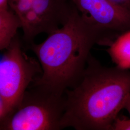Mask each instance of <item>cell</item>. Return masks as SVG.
I'll return each instance as SVG.
<instances>
[{
	"label": "cell",
	"instance_id": "6da1fadb",
	"mask_svg": "<svg viewBox=\"0 0 130 130\" xmlns=\"http://www.w3.org/2000/svg\"><path fill=\"white\" fill-rule=\"evenodd\" d=\"M130 94V71L103 66L91 55L80 78L65 91L61 129L112 130Z\"/></svg>",
	"mask_w": 130,
	"mask_h": 130
},
{
	"label": "cell",
	"instance_id": "7a4b0ae2",
	"mask_svg": "<svg viewBox=\"0 0 130 130\" xmlns=\"http://www.w3.org/2000/svg\"><path fill=\"white\" fill-rule=\"evenodd\" d=\"M98 35L81 21L76 9L70 20L49 34L41 43L28 47L40 63L42 74L32 84L55 93H65L83 74Z\"/></svg>",
	"mask_w": 130,
	"mask_h": 130
},
{
	"label": "cell",
	"instance_id": "3957f363",
	"mask_svg": "<svg viewBox=\"0 0 130 130\" xmlns=\"http://www.w3.org/2000/svg\"><path fill=\"white\" fill-rule=\"evenodd\" d=\"M65 104V93L31 84L18 106L0 122V130H61Z\"/></svg>",
	"mask_w": 130,
	"mask_h": 130
},
{
	"label": "cell",
	"instance_id": "277c9868",
	"mask_svg": "<svg viewBox=\"0 0 130 130\" xmlns=\"http://www.w3.org/2000/svg\"><path fill=\"white\" fill-rule=\"evenodd\" d=\"M8 4L20 20L25 49L39 34L49 35L63 26L76 11L70 0H8Z\"/></svg>",
	"mask_w": 130,
	"mask_h": 130
},
{
	"label": "cell",
	"instance_id": "5b68a950",
	"mask_svg": "<svg viewBox=\"0 0 130 130\" xmlns=\"http://www.w3.org/2000/svg\"><path fill=\"white\" fill-rule=\"evenodd\" d=\"M24 49L22 40L17 35L0 62V98L8 103L12 111L29 86L42 74L39 61L28 56Z\"/></svg>",
	"mask_w": 130,
	"mask_h": 130
},
{
	"label": "cell",
	"instance_id": "8992f818",
	"mask_svg": "<svg viewBox=\"0 0 130 130\" xmlns=\"http://www.w3.org/2000/svg\"><path fill=\"white\" fill-rule=\"evenodd\" d=\"M82 22L95 33L100 44L108 45L114 36L130 30V9L111 0H70Z\"/></svg>",
	"mask_w": 130,
	"mask_h": 130
},
{
	"label": "cell",
	"instance_id": "52a82bcc",
	"mask_svg": "<svg viewBox=\"0 0 130 130\" xmlns=\"http://www.w3.org/2000/svg\"><path fill=\"white\" fill-rule=\"evenodd\" d=\"M21 28L20 20L9 7L0 9V50L6 49L14 38L18 35V30Z\"/></svg>",
	"mask_w": 130,
	"mask_h": 130
},
{
	"label": "cell",
	"instance_id": "ba28073f",
	"mask_svg": "<svg viewBox=\"0 0 130 130\" xmlns=\"http://www.w3.org/2000/svg\"><path fill=\"white\" fill-rule=\"evenodd\" d=\"M108 46L107 52L116 66L130 69V30L121 34Z\"/></svg>",
	"mask_w": 130,
	"mask_h": 130
},
{
	"label": "cell",
	"instance_id": "9c48e42d",
	"mask_svg": "<svg viewBox=\"0 0 130 130\" xmlns=\"http://www.w3.org/2000/svg\"><path fill=\"white\" fill-rule=\"evenodd\" d=\"M112 130H130V119L124 117H117Z\"/></svg>",
	"mask_w": 130,
	"mask_h": 130
},
{
	"label": "cell",
	"instance_id": "30bf717a",
	"mask_svg": "<svg viewBox=\"0 0 130 130\" xmlns=\"http://www.w3.org/2000/svg\"><path fill=\"white\" fill-rule=\"evenodd\" d=\"M117 5L130 9V0H111Z\"/></svg>",
	"mask_w": 130,
	"mask_h": 130
},
{
	"label": "cell",
	"instance_id": "8fae6325",
	"mask_svg": "<svg viewBox=\"0 0 130 130\" xmlns=\"http://www.w3.org/2000/svg\"><path fill=\"white\" fill-rule=\"evenodd\" d=\"M8 7V0H0V9L5 8Z\"/></svg>",
	"mask_w": 130,
	"mask_h": 130
},
{
	"label": "cell",
	"instance_id": "7c38bea8",
	"mask_svg": "<svg viewBox=\"0 0 130 130\" xmlns=\"http://www.w3.org/2000/svg\"><path fill=\"white\" fill-rule=\"evenodd\" d=\"M124 109H125L127 110V111L128 112L130 115V94L129 95L128 97L126 100L125 106L124 107Z\"/></svg>",
	"mask_w": 130,
	"mask_h": 130
}]
</instances>
